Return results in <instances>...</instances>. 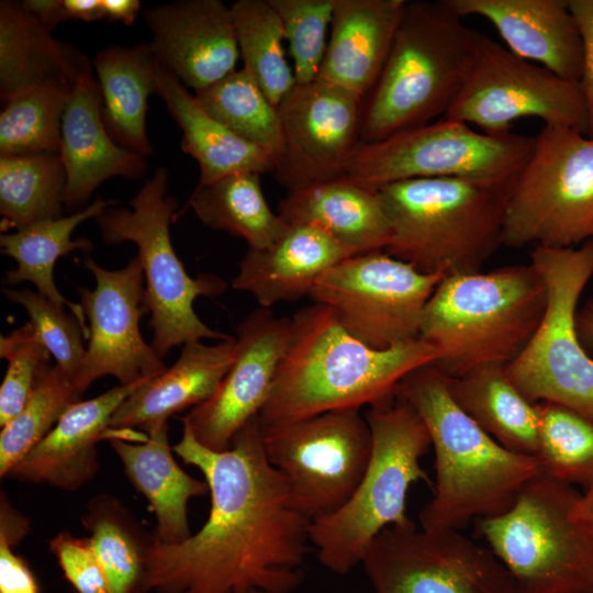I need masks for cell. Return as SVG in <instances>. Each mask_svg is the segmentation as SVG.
I'll return each mask as SVG.
<instances>
[{"label": "cell", "mask_w": 593, "mask_h": 593, "mask_svg": "<svg viewBox=\"0 0 593 593\" xmlns=\"http://www.w3.org/2000/svg\"><path fill=\"white\" fill-rule=\"evenodd\" d=\"M80 521L105 573L109 593H144L154 534H147L128 508L108 493L91 497Z\"/></svg>", "instance_id": "35"}, {"label": "cell", "mask_w": 593, "mask_h": 593, "mask_svg": "<svg viewBox=\"0 0 593 593\" xmlns=\"http://www.w3.org/2000/svg\"><path fill=\"white\" fill-rule=\"evenodd\" d=\"M446 383L455 403L500 445L517 454L537 455L538 403L516 389L505 366L490 365L457 378L446 377Z\"/></svg>", "instance_id": "33"}, {"label": "cell", "mask_w": 593, "mask_h": 593, "mask_svg": "<svg viewBox=\"0 0 593 593\" xmlns=\"http://www.w3.org/2000/svg\"><path fill=\"white\" fill-rule=\"evenodd\" d=\"M2 293L12 303L24 307L36 335L75 385L86 356L83 339H88L79 321L40 292L4 287Z\"/></svg>", "instance_id": "43"}, {"label": "cell", "mask_w": 593, "mask_h": 593, "mask_svg": "<svg viewBox=\"0 0 593 593\" xmlns=\"http://www.w3.org/2000/svg\"><path fill=\"white\" fill-rule=\"evenodd\" d=\"M144 440L110 436L109 443L122 462L131 484L149 503L157 519L155 538L178 544L191 536L188 503L209 493L205 480L184 472L175 459L168 440V425L148 428Z\"/></svg>", "instance_id": "29"}, {"label": "cell", "mask_w": 593, "mask_h": 593, "mask_svg": "<svg viewBox=\"0 0 593 593\" xmlns=\"http://www.w3.org/2000/svg\"><path fill=\"white\" fill-rule=\"evenodd\" d=\"M259 177L258 174L239 172L208 184H197L187 206L205 226L243 238L248 249L267 248L289 226L268 205Z\"/></svg>", "instance_id": "34"}, {"label": "cell", "mask_w": 593, "mask_h": 593, "mask_svg": "<svg viewBox=\"0 0 593 593\" xmlns=\"http://www.w3.org/2000/svg\"><path fill=\"white\" fill-rule=\"evenodd\" d=\"M21 3L51 33L58 24L68 21L64 0H25Z\"/></svg>", "instance_id": "48"}, {"label": "cell", "mask_w": 593, "mask_h": 593, "mask_svg": "<svg viewBox=\"0 0 593 593\" xmlns=\"http://www.w3.org/2000/svg\"><path fill=\"white\" fill-rule=\"evenodd\" d=\"M593 238V137L545 126L508 195L502 245L574 248Z\"/></svg>", "instance_id": "11"}, {"label": "cell", "mask_w": 593, "mask_h": 593, "mask_svg": "<svg viewBox=\"0 0 593 593\" xmlns=\"http://www.w3.org/2000/svg\"><path fill=\"white\" fill-rule=\"evenodd\" d=\"M280 16L295 85L317 79L336 0H269Z\"/></svg>", "instance_id": "42"}, {"label": "cell", "mask_w": 593, "mask_h": 593, "mask_svg": "<svg viewBox=\"0 0 593 593\" xmlns=\"http://www.w3.org/2000/svg\"><path fill=\"white\" fill-rule=\"evenodd\" d=\"M581 36L583 70L581 86L584 91L588 111V136L593 137V0H567Z\"/></svg>", "instance_id": "47"}, {"label": "cell", "mask_w": 593, "mask_h": 593, "mask_svg": "<svg viewBox=\"0 0 593 593\" xmlns=\"http://www.w3.org/2000/svg\"><path fill=\"white\" fill-rule=\"evenodd\" d=\"M461 20L447 0L405 1L384 67L362 102L361 144L446 115L482 35Z\"/></svg>", "instance_id": "5"}, {"label": "cell", "mask_w": 593, "mask_h": 593, "mask_svg": "<svg viewBox=\"0 0 593 593\" xmlns=\"http://www.w3.org/2000/svg\"><path fill=\"white\" fill-rule=\"evenodd\" d=\"M546 303L545 281L530 262L447 276L426 305L419 337L435 351L430 365L449 378L506 366L532 339Z\"/></svg>", "instance_id": "4"}, {"label": "cell", "mask_w": 593, "mask_h": 593, "mask_svg": "<svg viewBox=\"0 0 593 593\" xmlns=\"http://www.w3.org/2000/svg\"><path fill=\"white\" fill-rule=\"evenodd\" d=\"M372 437L367 469L350 499L310 524V542L320 563L346 574L361 560L377 535L389 526L406 527V494L417 481L429 483L421 458L432 446L428 429L395 390L365 414Z\"/></svg>", "instance_id": "7"}, {"label": "cell", "mask_w": 593, "mask_h": 593, "mask_svg": "<svg viewBox=\"0 0 593 593\" xmlns=\"http://www.w3.org/2000/svg\"><path fill=\"white\" fill-rule=\"evenodd\" d=\"M434 359V349L421 337L373 349L350 335L331 309L307 305L291 317L289 346L258 414L260 425L267 428L331 411L370 406L393 393L406 374Z\"/></svg>", "instance_id": "2"}, {"label": "cell", "mask_w": 593, "mask_h": 593, "mask_svg": "<svg viewBox=\"0 0 593 593\" xmlns=\"http://www.w3.org/2000/svg\"><path fill=\"white\" fill-rule=\"evenodd\" d=\"M515 181L422 178L378 188L392 232L384 251L424 273L481 271L502 245Z\"/></svg>", "instance_id": "6"}, {"label": "cell", "mask_w": 593, "mask_h": 593, "mask_svg": "<svg viewBox=\"0 0 593 593\" xmlns=\"http://www.w3.org/2000/svg\"><path fill=\"white\" fill-rule=\"evenodd\" d=\"M48 547L75 593H109L105 573L89 537L61 532L49 540Z\"/></svg>", "instance_id": "46"}, {"label": "cell", "mask_w": 593, "mask_h": 593, "mask_svg": "<svg viewBox=\"0 0 593 593\" xmlns=\"http://www.w3.org/2000/svg\"><path fill=\"white\" fill-rule=\"evenodd\" d=\"M158 67L149 41L107 46L92 60L105 130L119 145L144 157L154 153L146 113L148 98L156 93Z\"/></svg>", "instance_id": "31"}, {"label": "cell", "mask_w": 593, "mask_h": 593, "mask_svg": "<svg viewBox=\"0 0 593 593\" xmlns=\"http://www.w3.org/2000/svg\"><path fill=\"white\" fill-rule=\"evenodd\" d=\"M172 450L203 474L211 508L202 527L181 542L154 536L144 593L293 592L304 578L311 521L269 462L258 416L223 451L201 445L182 423Z\"/></svg>", "instance_id": "1"}, {"label": "cell", "mask_w": 593, "mask_h": 593, "mask_svg": "<svg viewBox=\"0 0 593 593\" xmlns=\"http://www.w3.org/2000/svg\"><path fill=\"white\" fill-rule=\"evenodd\" d=\"M81 394L57 366H46L23 409L0 433V477L7 478L56 425L66 410L80 401Z\"/></svg>", "instance_id": "40"}, {"label": "cell", "mask_w": 593, "mask_h": 593, "mask_svg": "<svg viewBox=\"0 0 593 593\" xmlns=\"http://www.w3.org/2000/svg\"><path fill=\"white\" fill-rule=\"evenodd\" d=\"M530 264L547 290L542 318L505 372L532 403L567 406L593 421V359L575 327L579 298L593 276V238L579 248L534 246Z\"/></svg>", "instance_id": "10"}, {"label": "cell", "mask_w": 593, "mask_h": 593, "mask_svg": "<svg viewBox=\"0 0 593 593\" xmlns=\"http://www.w3.org/2000/svg\"><path fill=\"white\" fill-rule=\"evenodd\" d=\"M537 459L542 474L572 485L593 483V421L560 404L541 402Z\"/></svg>", "instance_id": "41"}, {"label": "cell", "mask_w": 593, "mask_h": 593, "mask_svg": "<svg viewBox=\"0 0 593 593\" xmlns=\"http://www.w3.org/2000/svg\"><path fill=\"white\" fill-rule=\"evenodd\" d=\"M72 91L43 87L5 101L0 113V156L60 153L61 122Z\"/></svg>", "instance_id": "39"}, {"label": "cell", "mask_w": 593, "mask_h": 593, "mask_svg": "<svg viewBox=\"0 0 593 593\" xmlns=\"http://www.w3.org/2000/svg\"><path fill=\"white\" fill-rule=\"evenodd\" d=\"M396 390L425 423L435 451L436 486L419 513L422 528L459 530L474 517L499 515L542 473L536 456L506 449L470 418L430 363L406 374Z\"/></svg>", "instance_id": "3"}, {"label": "cell", "mask_w": 593, "mask_h": 593, "mask_svg": "<svg viewBox=\"0 0 593 593\" xmlns=\"http://www.w3.org/2000/svg\"><path fill=\"white\" fill-rule=\"evenodd\" d=\"M0 356L8 368L0 388V426L10 422L27 402L52 354L30 323L0 337Z\"/></svg>", "instance_id": "44"}, {"label": "cell", "mask_w": 593, "mask_h": 593, "mask_svg": "<svg viewBox=\"0 0 593 593\" xmlns=\"http://www.w3.org/2000/svg\"><path fill=\"white\" fill-rule=\"evenodd\" d=\"M406 0H336L317 79L362 102L391 51Z\"/></svg>", "instance_id": "24"}, {"label": "cell", "mask_w": 593, "mask_h": 593, "mask_svg": "<svg viewBox=\"0 0 593 593\" xmlns=\"http://www.w3.org/2000/svg\"><path fill=\"white\" fill-rule=\"evenodd\" d=\"M461 18L492 23L508 49L535 60L560 78L580 81L582 42L567 0H447Z\"/></svg>", "instance_id": "23"}, {"label": "cell", "mask_w": 593, "mask_h": 593, "mask_svg": "<svg viewBox=\"0 0 593 593\" xmlns=\"http://www.w3.org/2000/svg\"><path fill=\"white\" fill-rule=\"evenodd\" d=\"M145 381L119 384L93 399L70 405L7 477L20 482L46 483L65 491L80 489L99 470L97 443L107 438L115 411Z\"/></svg>", "instance_id": "21"}, {"label": "cell", "mask_w": 593, "mask_h": 593, "mask_svg": "<svg viewBox=\"0 0 593 593\" xmlns=\"http://www.w3.org/2000/svg\"><path fill=\"white\" fill-rule=\"evenodd\" d=\"M578 512L581 517L593 522V483L586 488L585 493L581 495Z\"/></svg>", "instance_id": "52"}, {"label": "cell", "mask_w": 593, "mask_h": 593, "mask_svg": "<svg viewBox=\"0 0 593 593\" xmlns=\"http://www.w3.org/2000/svg\"><path fill=\"white\" fill-rule=\"evenodd\" d=\"M31 532V519L2 491L0 496V593H40L37 580L16 546Z\"/></svg>", "instance_id": "45"}, {"label": "cell", "mask_w": 593, "mask_h": 593, "mask_svg": "<svg viewBox=\"0 0 593 593\" xmlns=\"http://www.w3.org/2000/svg\"><path fill=\"white\" fill-rule=\"evenodd\" d=\"M119 203L115 199L96 198L85 209L58 219L45 220L9 233H1V253L16 261V268L5 272L4 284L33 283L37 292L61 307H68L89 337L87 320L80 304L66 299L54 281V267L58 258L75 250L91 251L93 244L86 237L71 238L74 231L85 221L97 219L107 209Z\"/></svg>", "instance_id": "32"}, {"label": "cell", "mask_w": 593, "mask_h": 593, "mask_svg": "<svg viewBox=\"0 0 593 593\" xmlns=\"http://www.w3.org/2000/svg\"><path fill=\"white\" fill-rule=\"evenodd\" d=\"M65 191L60 153L0 156L1 233L60 217Z\"/></svg>", "instance_id": "36"}, {"label": "cell", "mask_w": 593, "mask_h": 593, "mask_svg": "<svg viewBox=\"0 0 593 593\" xmlns=\"http://www.w3.org/2000/svg\"><path fill=\"white\" fill-rule=\"evenodd\" d=\"M575 327L582 348L593 351V296L577 312Z\"/></svg>", "instance_id": "51"}, {"label": "cell", "mask_w": 593, "mask_h": 593, "mask_svg": "<svg viewBox=\"0 0 593 593\" xmlns=\"http://www.w3.org/2000/svg\"><path fill=\"white\" fill-rule=\"evenodd\" d=\"M288 226L269 247L248 249L232 280L234 289L250 293L260 307L309 296L323 273L353 256L315 226Z\"/></svg>", "instance_id": "26"}, {"label": "cell", "mask_w": 593, "mask_h": 593, "mask_svg": "<svg viewBox=\"0 0 593 593\" xmlns=\"http://www.w3.org/2000/svg\"><path fill=\"white\" fill-rule=\"evenodd\" d=\"M361 566L374 593H521L493 552L458 529L389 526Z\"/></svg>", "instance_id": "16"}, {"label": "cell", "mask_w": 593, "mask_h": 593, "mask_svg": "<svg viewBox=\"0 0 593 593\" xmlns=\"http://www.w3.org/2000/svg\"><path fill=\"white\" fill-rule=\"evenodd\" d=\"M231 11L243 67L278 108L295 86L282 45L280 16L269 0H236Z\"/></svg>", "instance_id": "37"}, {"label": "cell", "mask_w": 593, "mask_h": 593, "mask_svg": "<svg viewBox=\"0 0 593 593\" xmlns=\"http://www.w3.org/2000/svg\"><path fill=\"white\" fill-rule=\"evenodd\" d=\"M536 136L490 135L443 118L384 139L360 144L345 175L373 188L422 178H462L514 182L527 163Z\"/></svg>", "instance_id": "12"}, {"label": "cell", "mask_w": 593, "mask_h": 593, "mask_svg": "<svg viewBox=\"0 0 593 593\" xmlns=\"http://www.w3.org/2000/svg\"><path fill=\"white\" fill-rule=\"evenodd\" d=\"M194 96L213 118L243 139L270 152L276 159L281 144L278 108L244 67Z\"/></svg>", "instance_id": "38"}, {"label": "cell", "mask_w": 593, "mask_h": 593, "mask_svg": "<svg viewBox=\"0 0 593 593\" xmlns=\"http://www.w3.org/2000/svg\"><path fill=\"white\" fill-rule=\"evenodd\" d=\"M291 337V317L270 309L249 313L236 328L233 365L216 392L182 417L204 447L223 451L265 406Z\"/></svg>", "instance_id": "19"}, {"label": "cell", "mask_w": 593, "mask_h": 593, "mask_svg": "<svg viewBox=\"0 0 593 593\" xmlns=\"http://www.w3.org/2000/svg\"><path fill=\"white\" fill-rule=\"evenodd\" d=\"M60 156L66 171L65 208L78 212L113 177L139 179L146 157L114 142L101 119V92L92 71L75 87L61 122Z\"/></svg>", "instance_id": "22"}, {"label": "cell", "mask_w": 593, "mask_h": 593, "mask_svg": "<svg viewBox=\"0 0 593 593\" xmlns=\"http://www.w3.org/2000/svg\"><path fill=\"white\" fill-rule=\"evenodd\" d=\"M261 429L269 462L286 478L296 510L311 522L350 499L371 456V432L356 409Z\"/></svg>", "instance_id": "14"}, {"label": "cell", "mask_w": 593, "mask_h": 593, "mask_svg": "<svg viewBox=\"0 0 593 593\" xmlns=\"http://www.w3.org/2000/svg\"><path fill=\"white\" fill-rule=\"evenodd\" d=\"M572 485L540 474L478 530L521 593H593V522Z\"/></svg>", "instance_id": "8"}, {"label": "cell", "mask_w": 593, "mask_h": 593, "mask_svg": "<svg viewBox=\"0 0 593 593\" xmlns=\"http://www.w3.org/2000/svg\"><path fill=\"white\" fill-rule=\"evenodd\" d=\"M236 338L214 345L191 342L176 362L137 387L115 411L110 429L145 430L189 406L208 401L219 389L234 362Z\"/></svg>", "instance_id": "27"}, {"label": "cell", "mask_w": 593, "mask_h": 593, "mask_svg": "<svg viewBox=\"0 0 593 593\" xmlns=\"http://www.w3.org/2000/svg\"><path fill=\"white\" fill-rule=\"evenodd\" d=\"M444 118L504 135L517 120L538 118L545 126L585 135L589 111L580 81L560 78L481 35L466 82Z\"/></svg>", "instance_id": "15"}, {"label": "cell", "mask_w": 593, "mask_h": 593, "mask_svg": "<svg viewBox=\"0 0 593 593\" xmlns=\"http://www.w3.org/2000/svg\"><path fill=\"white\" fill-rule=\"evenodd\" d=\"M68 20L94 22L104 18L101 0H64Z\"/></svg>", "instance_id": "50"}, {"label": "cell", "mask_w": 593, "mask_h": 593, "mask_svg": "<svg viewBox=\"0 0 593 593\" xmlns=\"http://www.w3.org/2000/svg\"><path fill=\"white\" fill-rule=\"evenodd\" d=\"M230 593H266V592L257 590V589H246V590L232 591Z\"/></svg>", "instance_id": "53"}, {"label": "cell", "mask_w": 593, "mask_h": 593, "mask_svg": "<svg viewBox=\"0 0 593 593\" xmlns=\"http://www.w3.org/2000/svg\"><path fill=\"white\" fill-rule=\"evenodd\" d=\"M92 64L74 45L53 37L21 2H0V97L58 87L74 90Z\"/></svg>", "instance_id": "28"}, {"label": "cell", "mask_w": 593, "mask_h": 593, "mask_svg": "<svg viewBox=\"0 0 593 593\" xmlns=\"http://www.w3.org/2000/svg\"><path fill=\"white\" fill-rule=\"evenodd\" d=\"M156 94L182 132L180 148L199 166L198 184H208L239 172H273L275 156L251 144L208 113L194 93L160 66Z\"/></svg>", "instance_id": "30"}, {"label": "cell", "mask_w": 593, "mask_h": 593, "mask_svg": "<svg viewBox=\"0 0 593 593\" xmlns=\"http://www.w3.org/2000/svg\"><path fill=\"white\" fill-rule=\"evenodd\" d=\"M158 65L193 91L235 70L239 56L231 5L221 0H180L143 12Z\"/></svg>", "instance_id": "20"}, {"label": "cell", "mask_w": 593, "mask_h": 593, "mask_svg": "<svg viewBox=\"0 0 593 593\" xmlns=\"http://www.w3.org/2000/svg\"><path fill=\"white\" fill-rule=\"evenodd\" d=\"M281 144L273 175L288 192L345 175L361 144L362 101L323 80L295 85L278 107Z\"/></svg>", "instance_id": "18"}, {"label": "cell", "mask_w": 593, "mask_h": 593, "mask_svg": "<svg viewBox=\"0 0 593 593\" xmlns=\"http://www.w3.org/2000/svg\"><path fill=\"white\" fill-rule=\"evenodd\" d=\"M443 278L378 250L336 264L309 296L331 309L355 338L382 350L419 337L426 305Z\"/></svg>", "instance_id": "13"}, {"label": "cell", "mask_w": 593, "mask_h": 593, "mask_svg": "<svg viewBox=\"0 0 593 593\" xmlns=\"http://www.w3.org/2000/svg\"><path fill=\"white\" fill-rule=\"evenodd\" d=\"M167 190L168 171L159 167L130 201L131 209L111 206L96 219L104 244L132 242L138 249L153 328L150 345L161 359L175 346L232 338L210 328L193 310L197 298L220 295L226 284L213 275L187 273L170 238V224L179 214Z\"/></svg>", "instance_id": "9"}, {"label": "cell", "mask_w": 593, "mask_h": 593, "mask_svg": "<svg viewBox=\"0 0 593 593\" xmlns=\"http://www.w3.org/2000/svg\"><path fill=\"white\" fill-rule=\"evenodd\" d=\"M278 214L322 230L353 256L385 250L392 237L379 189L346 175L288 192Z\"/></svg>", "instance_id": "25"}, {"label": "cell", "mask_w": 593, "mask_h": 593, "mask_svg": "<svg viewBox=\"0 0 593 593\" xmlns=\"http://www.w3.org/2000/svg\"><path fill=\"white\" fill-rule=\"evenodd\" d=\"M83 266L93 275L96 287L78 288L89 329L86 356L75 381L78 392L82 394L104 376L127 385L164 372L167 367L139 329V320L149 309L138 256L116 270H108L90 257L83 259Z\"/></svg>", "instance_id": "17"}, {"label": "cell", "mask_w": 593, "mask_h": 593, "mask_svg": "<svg viewBox=\"0 0 593 593\" xmlns=\"http://www.w3.org/2000/svg\"><path fill=\"white\" fill-rule=\"evenodd\" d=\"M104 18L111 22H122L132 25L136 20L141 1L138 0H101Z\"/></svg>", "instance_id": "49"}]
</instances>
